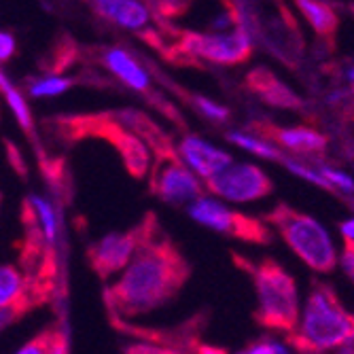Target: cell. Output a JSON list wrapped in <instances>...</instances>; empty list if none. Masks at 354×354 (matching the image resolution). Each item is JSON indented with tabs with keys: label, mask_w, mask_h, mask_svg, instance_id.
<instances>
[{
	"label": "cell",
	"mask_w": 354,
	"mask_h": 354,
	"mask_svg": "<svg viewBox=\"0 0 354 354\" xmlns=\"http://www.w3.org/2000/svg\"><path fill=\"white\" fill-rule=\"evenodd\" d=\"M145 236L140 232H109L89 250L93 270L104 278H113L136 254Z\"/></svg>",
	"instance_id": "9"
},
{
	"label": "cell",
	"mask_w": 354,
	"mask_h": 354,
	"mask_svg": "<svg viewBox=\"0 0 354 354\" xmlns=\"http://www.w3.org/2000/svg\"><path fill=\"white\" fill-rule=\"evenodd\" d=\"M17 53V39L9 30H0V64H7Z\"/></svg>",
	"instance_id": "27"
},
{
	"label": "cell",
	"mask_w": 354,
	"mask_h": 354,
	"mask_svg": "<svg viewBox=\"0 0 354 354\" xmlns=\"http://www.w3.org/2000/svg\"><path fill=\"white\" fill-rule=\"evenodd\" d=\"M185 276V263L170 244L145 238L136 254L113 276L109 306L125 323L145 318L172 301Z\"/></svg>",
	"instance_id": "1"
},
{
	"label": "cell",
	"mask_w": 354,
	"mask_h": 354,
	"mask_svg": "<svg viewBox=\"0 0 354 354\" xmlns=\"http://www.w3.org/2000/svg\"><path fill=\"white\" fill-rule=\"evenodd\" d=\"M295 5L320 37H329L335 32L337 15L333 13L329 5L320 3V0H295Z\"/></svg>",
	"instance_id": "19"
},
{
	"label": "cell",
	"mask_w": 354,
	"mask_h": 354,
	"mask_svg": "<svg viewBox=\"0 0 354 354\" xmlns=\"http://www.w3.org/2000/svg\"><path fill=\"white\" fill-rule=\"evenodd\" d=\"M185 210L193 223L208 230V232L223 234V236H234V238H244V240L266 238V230L259 223L236 212L227 202H223L221 198L212 196L210 191L200 193L196 200L185 206Z\"/></svg>",
	"instance_id": "6"
},
{
	"label": "cell",
	"mask_w": 354,
	"mask_h": 354,
	"mask_svg": "<svg viewBox=\"0 0 354 354\" xmlns=\"http://www.w3.org/2000/svg\"><path fill=\"white\" fill-rule=\"evenodd\" d=\"M270 138L286 151L293 153H318L327 147V138L314 132L312 127H278Z\"/></svg>",
	"instance_id": "14"
},
{
	"label": "cell",
	"mask_w": 354,
	"mask_h": 354,
	"mask_svg": "<svg viewBox=\"0 0 354 354\" xmlns=\"http://www.w3.org/2000/svg\"><path fill=\"white\" fill-rule=\"evenodd\" d=\"M102 64L113 79H117L121 85H125L127 89H132L136 93H145L153 85L149 68L130 49H125L121 45L109 47L102 53Z\"/></svg>",
	"instance_id": "11"
},
{
	"label": "cell",
	"mask_w": 354,
	"mask_h": 354,
	"mask_svg": "<svg viewBox=\"0 0 354 354\" xmlns=\"http://www.w3.org/2000/svg\"><path fill=\"white\" fill-rule=\"evenodd\" d=\"M19 312H21V306H9V308H0V335L5 331H9L15 320L19 318Z\"/></svg>",
	"instance_id": "28"
},
{
	"label": "cell",
	"mask_w": 354,
	"mask_h": 354,
	"mask_svg": "<svg viewBox=\"0 0 354 354\" xmlns=\"http://www.w3.org/2000/svg\"><path fill=\"white\" fill-rule=\"evenodd\" d=\"M151 185L155 196L174 208H185L206 189V183L193 174L176 155L159 159L153 168Z\"/></svg>",
	"instance_id": "8"
},
{
	"label": "cell",
	"mask_w": 354,
	"mask_h": 354,
	"mask_svg": "<svg viewBox=\"0 0 354 354\" xmlns=\"http://www.w3.org/2000/svg\"><path fill=\"white\" fill-rule=\"evenodd\" d=\"M288 350H291V346L282 344L278 337L274 335H268V337H259L254 339L250 346L244 348V352L248 354H286Z\"/></svg>",
	"instance_id": "25"
},
{
	"label": "cell",
	"mask_w": 354,
	"mask_h": 354,
	"mask_svg": "<svg viewBox=\"0 0 354 354\" xmlns=\"http://www.w3.org/2000/svg\"><path fill=\"white\" fill-rule=\"evenodd\" d=\"M17 352H19V354H45V352H51V348H49V346H43V344H39V339H32V344H24V346H19V348H17Z\"/></svg>",
	"instance_id": "30"
},
{
	"label": "cell",
	"mask_w": 354,
	"mask_h": 354,
	"mask_svg": "<svg viewBox=\"0 0 354 354\" xmlns=\"http://www.w3.org/2000/svg\"><path fill=\"white\" fill-rule=\"evenodd\" d=\"M346 77H348V81H350V83H354V66L346 73Z\"/></svg>",
	"instance_id": "33"
},
{
	"label": "cell",
	"mask_w": 354,
	"mask_h": 354,
	"mask_svg": "<svg viewBox=\"0 0 354 354\" xmlns=\"http://www.w3.org/2000/svg\"><path fill=\"white\" fill-rule=\"evenodd\" d=\"M354 329L350 316L329 286L316 284L304 310H299L297 327L291 331L295 348L308 352L335 350Z\"/></svg>",
	"instance_id": "2"
},
{
	"label": "cell",
	"mask_w": 354,
	"mask_h": 354,
	"mask_svg": "<svg viewBox=\"0 0 354 354\" xmlns=\"http://www.w3.org/2000/svg\"><path fill=\"white\" fill-rule=\"evenodd\" d=\"M254 89L263 95V100H268L274 106H297V98L288 91L284 85H280L274 77L270 75H259L254 81Z\"/></svg>",
	"instance_id": "21"
},
{
	"label": "cell",
	"mask_w": 354,
	"mask_h": 354,
	"mask_svg": "<svg viewBox=\"0 0 354 354\" xmlns=\"http://www.w3.org/2000/svg\"><path fill=\"white\" fill-rule=\"evenodd\" d=\"M176 157L204 183L210 180L234 159L230 151H225L223 147L198 134H187L176 142Z\"/></svg>",
	"instance_id": "10"
},
{
	"label": "cell",
	"mask_w": 354,
	"mask_h": 354,
	"mask_svg": "<svg viewBox=\"0 0 354 354\" xmlns=\"http://www.w3.org/2000/svg\"><path fill=\"white\" fill-rule=\"evenodd\" d=\"M0 98H3L7 111L13 115L21 130H32L35 119H32V111L28 104V93L3 68H0Z\"/></svg>",
	"instance_id": "16"
},
{
	"label": "cell",
	"mask_w": 354,
	"mask_h": 354,
	"mask_svg": "<svg viewBox=\"0 0 354 354\" xmlns=\"http://www.w3.org/2000/svg\"><path fill=\"white\" fill-rule=\"evenodd\" d=\"M280 162H284V166L291 170L295 176H299V178H304V180H310V183H314V185H318V187H323V189H333L331 185H329V180L320 174L318 170H314V168H310V166H306V164H301V162H297V159H286V157H282Z\"/></svg>",
	"instance_id": "24"
},
{
	"label": "cell",
	"mask_w": 354,
	"mask_h": 354,
	"mask_svg": "<svg viewBox=\"0 0 354 354\" xmlns=\"http://www.w3.org/2000/svg\"><path fill=\"white\" fill-rule=\"evenodd\" d=\"M73 89V79L62 73H45L28 83L26 93L35 100H53Z\"/></svg>",
	"instance_id": "18"
},
{
	"label": "cell",
	"mask_w": 354,
	"mask_h": 354,
	"mask_svg": "<svg viewBox=\"0 0 354 354\" xmlns=\"http://www.w3.org/2000/svg\"><path fill=\"white\" fill-rule=\"evenodd\" d=\"M196 0H147L153 15L159 19H178L183 17Z\"/></svg>",
	"instance_id": "23"
},
{
	"label": "cell",
	"mask_w": 354,
	"mask_h": 354,
	"mask_svg": "<svg viewBox=\"0 0 354 354\" xmlns=\"http://www.w3.org/2000/svg\"><path fill=\"white\" fill-rule=\"evenodd\" d=\"M30 293L28 274L9 261H0V308L24 306Z\"/></svg>",
	"instance_id": "15"
},
{
	"label": "cell",
	"mask_w": 354,
	"mask_h": 354,
	"mask_svg": "<svg viewBox=\"0 0 354 354\" xmlns=\"http://www.w3.org/2000/svg\"><path fill=\"white\" fill-rule=\"evenodd\" d=\"M318 172L329 180L331 187H339V189L346 191V193H352V191H354V180H352L348 174L337 172V170H333V168H329V166H320Z\"/></svg>",
	"instance_id": "26"
},
{
	"label": "cell",
	"mask_w": 354,
	"mask_h": 354,
	"mask_svg": "<svg viewBox=\"0 0 354 354\" xmlns=\"http://www.w3.org/2000/svg\"><path fill=\"white\" fill-rule=\"evenodd\" d=\"M102 17L125 32H147L153 26V11L147 0H106L98 7Z\"/></svg>",
	"instance_id": "12"
},
{
	"label": "cell",
	"mask_w": 354,
	"mask_h": 354,
	"mask_svg": "<svg viewBox=\"0 0 354 354\" xmlns=\"http://www.w3.org/2000/svg\"><path fill=\"white\" fill-rule=\"evenodd\" d=\"M119 149L125 155V162L130 166L136 174H145L151 166V153L145 147V142L132 134H119Z\"/></svg>",
	"instance_id": "20"
},
{
	"label": "cell",
	"mask_w": 354,
	"mask_h": 354,
	"mask_svg": "<svg viewBox=\"0 0 354 354\" xmlns=\"http://www.w3.org/2000/svg\"><path fill=\"white\" fill-rule=\"evenodd\" d=\"M91 3H93V5H95V7H100V5H102V3H106V0H91Z\"/></svg>",
	"instance_id": "34"
},
{
	"label": "cell",
	"mask_w": 354,
	"mask_h": 354,
	"mask_svg": "<svg viewBox=\"0 0 354 354\" xmlns=\"http://www.w3.org/2000/svg\"><path fill=\"white\" fill-rule=\"evenodd\" d=\"M335 350H339V352H344V354H354V329H352V333H350Z\"/></svg>",
	"instance_id": "31"
},
{
	"label": "cell",
	"mask_w": 354,
	"mask_h": 354,
	"mask_svg": "<svg viewBox=\"0 0 354 354\" xmlns=\"http://www.w3.org/2000/svg\"><path fill=\"white\" fill-rule=\"evenodd\" d=\"M191 106L196 109L210 123L223 125V123L230 121V109L225 106L223 102L214 100V98H208V95H193V98H191Z\"/></svg>",
	"instance_id": "22"
},
{
	"label": "cell",
	"mask_w": 354,
	"mask_h": 354,
	"mask_svg": "<svg viewBox=\"0 0 354 354\" xmlns=\"http://www.w3.org/2000/svg\"><path fill=\"white\" fill-rule=\"evenodd\" d=\"M342 268L348 274V278L354 282V240H346L344 242V250H342Z\"/></svg>",
	"instance_id": "29"
},
{
	"label": "cell",
	"mask_w": 354,
	"mask_h": 354,
	"mask_svg": "<svg viewBox=\"0 0 354 354\" xmlns=\"http://www.w3.org/2000/svg\"><path fill=\"white\" fill-rule=\"evenodd\" d=\"M342 234L346 240H354V218H350L342 225Z\"/></svg>",
	"instance_id": "32"
},
{
	"label": "cell",
	"mask_w": 354,
	"mask_h": 354,
	"mask_svg": "<svg viewBox=\"0 0 354 354\" xmlns=\"http://www.w3.org/2000/svg\"><path fill=\"white\" fill-rule=\"evenodd\" d=\"M183 53L191 59L214 64V66H236L252 53V37L246 26H232L225 30L191 32L183 39Z\"/></svg>",
	"instance_id": "5"
},
{
	"label": "cell",
	"mask_w": 354,
	"mask_h": 354,
	"mask_svg": "<svg viewBox=\"0 0 354 354\" xmlns=\"http://www.w3.org/2000/svg\"><path fill=\"white\" fill-rule=\"evenodd\" d=\"M272 223L299 259L316 272H331L337 263L335 246L327 230L316 218L280 206L272 212Z\"/></svg>",
	"instance_id": "4"
},
{
	"label": "cell",
	"mask_w": 354,
	"mask_h": 354,
	"mask_svg": "<svg viewBox=\"0 0 354 354\" xmlns=\"http://www.w3.org/2000/svg\"><path fill=\"white\" fill-rule=\"evenodd\" d=\"M28 212H30V221L35 225L39 240L49 250H53L62 236V218L53 200L43 196V193H32L28 198Z\"/></svg>",
	"instance_id": "13"
},
{
	"label": "cell",
	"mask_w": 354,
	"mask_h": 354,
	"mask_svg": "<svg viewBox=\"0 0 354 354\" xmlns=\"http://www.w3.org/2000/svg\"><path fill=\"white\" fill-rule=\"evenodd\" d=\"M227 142L238 147L240 151L254 155L259 159H268V162H280L282 149L266 134L259 132H246V130H232L227 132Z\"/></svg>",
	"instance_id": "17"
},
{
	"label": "cell",
	"mask_w": 354,
	"mask_h": 354,
	"mask_svg": "<svg viewBox=\"0 0 354 354\" xmlns=\"http://www.w3.org/2000/svg\"><path fill=\"white\" fill-rule=\"evenodd\" d=\"M206 189L223 202L240 206L270 196L272 180L257 164L232 159L223 170H218L210 180H206Z\"/></svg>",
	"instance_id": "7"
},
{
	"label": "cell",
	"mask_w": 354,
	"mask_h": 354,
	"mask_svg": "<svg viewBox=\"0 0 354 354\" xmlns=\"http://www.w3.org/2000/svg\"><path fill=\"white\" fill-rule=\"evenodd\" d=\"M257 293V320L274 331L291 333L299 320V293L291 274L274 261L252 268Z\"/></svg>",
	"instance_id": "3"
}]
</instances>
